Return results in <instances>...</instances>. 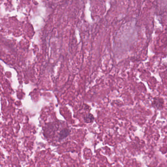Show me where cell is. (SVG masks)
Wrapping results in <instances>:
<instances>
[{"mask_svg":"<svg viewBox=\"0 0 167 167\" xmlns=\"http://www.w3.org/2000/svg\"><path fill=\"white\" fill-rule=\"evenodd\" d=\"M84 119V121L86 123H90L93 122L94 120V117L92 114H89L85 115Z\"/></svg>","mask_w":167,"mask_h":167,"instance_id":"2","label":"cell"},{"mask_svg":"<svg viewBox=\"0 0 167 167\" xmlns=\"http://www.w3.org/2000/svg\"><path fill=\"white\" fill-rule=\"evenodd\" d=\"M164 100L161 98H155L152 102V106L156 110H161L163 108Z\"/></svg>","mask_w":167,"mask_h":167,"instance_id":"1","label":"cell"}]
</instances>
